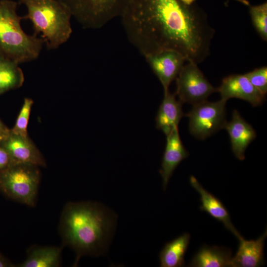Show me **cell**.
<instances>
[{
	"mask_svg": "<svg viewBox=\"0 0 267 267\" xmlns=\"http://www.w3.org/2000/svg\"><path fill=\"white\" fill-rule=\"evenodd\" d=\"M195 0H129L120 17L130 42L144 56L173 50L198 64L209 55L215 30Z\"/></svg>",
	"mask_w": 267,
	"mask_h": 267,
	"instance_id": "obj_1",
	"label": "cell"
},
{
	"mask_svg": "<svg viewBox=\"0 0 267 267\" xmlns=\"http://www.w3.org/2000/svg\"><path fill=\"white\" fill-rule=\"evenodd\" d=\"M114 212L98 202H69L61 217L63 242L76 254L75 265L84 255L98 256L106 252L115 229Z\"/></svg>",
	"mask_w": 267,
	"mask_h": 267,
	"instance_id": "obj_2",
	"label": "cell"
},
{
	"mask_svg": "<svg viewBox=\"0 0 267 267\" xmlns=\"http://www.w3.org/2000/svg\"><path fill=\"white\" fill-rule=\"evenodd\" d=\"M17 6L16 1L0 0V56L19 64L38 58L44 42L41 37L24 32Z\"/></svg>",
	"mask_w": 267,
	"mask_h": 267,
	"instance_id": "obj_3",
	"label": "cell"
},
{
	"mask_svg": "<svg viewBox=\"0 0 267 267\" xmlns=\"http://www.w3.org/2000/svg\"><path fill=\"white\" fill-rule=\"evenodd\" d=\"M27 10L23 19L29 20L34 33L41 34L48 50H55L65 44L72 33V14L58 0H18Z\"/></svg>",
	"mask_w": 267,
	"mask_h": 267,
	"instance_id": "obj_4",
	"label": "cell"
},
{
	"mask_svg": "<svg viewBox=\"0 0 267 267\" xmlns=\"http://www.w3.org/2000/svg\"><path fill=\"white\" fill-rule=\"evenodd\" d=\"M40 178L38 166L13 163L0 171V190L12 200L28 206H34Z\"/></svg>",
	"mask_w": 267,
	"mask_h": 267,
	"instance_id": "obj_5",
	"label": "cell"
},
{
	"mask_svg": "<svg viewBox=\"0 0 267 267\" xmlns=\"http://www.w3.org/2000/svg\"><path fill=\"white\" fill-rule=\"evenodd\" d=\"M85 29H99L120 17L129 0H58Z\"/></svg>",
	"mask_w": 267,
	"mask_h": 267,
	"instance_id": "obj_6",
	"label": "cell"
},
{
	"mask_svg": "<svg viewBox=\"0 0 267 267\" xmlns=\"http://www.w3.org/2000/svg\"><path fill=\"white\" fill-rule=\"evenodd\" d=\"M226 101L222 99L216 102L206 100L193 105L191 110L185 114L189 119L191 134L198 139H204L224 129L227 122Z\"/></svg>",
	"mask_w": 267,
	"mask_h": 267,
	"instance_id": "obj_7",
	"label": "cell"
},
{
	"mask_svg": "<svg viewBox=\"0 0 267 267\" xmlns=\"http://www.w3.org/2000/svg\"><path fill=\"white\" fill-rule=\"evenodd\" d=\"M176 79V95L183 103L192 105L206 101L213 93L217 92L204 76L198 64L187 62L184 64Z\"/></svg>",
	"mask_w": 267,
	"mask_h": 267,
	"instance_id": "obj_8",
	"label": "cell"
},
{
	"mask_svg": "<svg viewBox=\"0 0 267 267\" xmlns=\"http://www.w3.org/2000/svg\"><path fill=\"white\" fill-rule=\"evenodd\" d=\"M144 57L161 82L164 92L169 90L170 85L177 78L186 61L180 53L170 49L149 54Z\"/></svg>",
	"mask_w": 267,
	"mask_h": 267,
	"instance_id": "obj_9",
	"label": "cell"
},
{
	"mask_svg": "<svg viewBox=\"0 0 267 267\" xmlns=\"http://www.w3.org/2000/svg\"><path fill=\"white\" fill-rule=\"evenodd\" d=\"M217 89L221 99L227 101L232 98H239L249 102L253 106L261 105L266 97L244 74H232L224 78Z\"/></svg>",
	"mask_w": 267,
	"mask_h": 267,
	"instance_id": "obj_10",
	"label": "cell"
},
{
	"mask_svg": "<svg viewBox=\"0 0 267 267\" xmlns=\"http://www.w3.org/2000/svg\"><path fill=\"white\" fill-rule=\"evenodd\" d=\"M0 146L8 152L14 163L46 166L41 153L28 136H23L10 131L9 134L0 141Z\"/></svg>",
	"mask_w": 267,
	"mask_h": 267,
	"instance_id": "obj_11",
	"label": "cell"
},
{
	"mask_svg": "<svg viewBox=\"0 0 267 267\" xmlns=\"http://www.w3.org/2000/svg\"><path fill=\"white\" fill-rule=\"evenodd\" d=\"M224 129L229 134L232 151L235 156L240 161L244 160L247 147L256 137L255 131L237 110L233 111L231 121L226 122Z\"/></svg>",
	"mask_w": 267,
	"mask_h": 267,
	"instance_id": "obj_12",
	"label": "cell"
},
{
	"mask_svg": "<svg viewBox=\"0 0 267 267\" xmlns=\"http://www.w3.org/2000/svg\"><path fill=\"white\" fill-rule=\"evenodd\" d=\"M188 155L180 138L178 128L166 135V144L159 170L164 190L176 168Z\"/></svg>",
	"mask_w": 267,
	"mask_h": 267,
	"instance_id": "obj_13",
	"label": "cell"
},
{
	"mask_svg": "<svg viewBox=\"0 0 267 267\" xmlns=\"http://www.w3.org/2000/svg\"><path fill=\"white\" fill-rule=\"evenodd\" d=\"M189 182L191 186L200 195V210L207 212L213 218L222 222L238 240L242 238L243 237L231 222L229 214L222 203L207 191L194 176L190 177Z\"/></svg>",
	"mask_w": 267,
	"mask_h": 267,
	"instance_id": "obj_14",
	"label": "cell"
},
{
	"mask_svg": "<svg viewBox=\"0 0 267 267\" xmlns=\"http://www.w3.org/2000/svg\"><path fill=\"white\" fill-rule=\"evenodd\" d=\"M182 105V103L176 98L175 93H171L169 90L165 92L156 117L157 129L167 135L178 128L181 119L185 116Z\"/></svg>",
	"mask_w": 267,
	"mask_h": 267,
	"instance_id": "obj_15",
	"label": "cell"
},
{
	"mask_svg": "<svg viewBox=\"0 0 267 267\" xmlns=\"http://www.w3.org/2000/svg\"><path fill=\"white\" fill-rule=\"evenodd\" d=\"M267 230L256 240H239L235 255L231 259V267H258L265 264L264 246Z\"/></svg>",
	"mask_w": 267,
	"mask_h": 267,
	"instance_id": "obj_16",
	"label": "cell"
},
{
	"mask_svg": "<svg viewBox=\"0 0 267 267\" xmlns=\"http://www.w3.org/2000/svg\"><path fill=\"white\" fill-rule=\"evenodd\" d=\"M232 253L229 248L204 245L194 255L189 267H231Z\"/></svg>",
	"mask_w": 267,
	"mask_h": 267,
	"instance_id": "obj_17",
	"label": "cell"
},
{
	"mask_svg": "<svg viewBox=\"0 0 267 267\" xmlns=\"http://www.w3.org/2000/svg\"><path fill=\"white\" fill-rule=\"evenodd\" d=\"M190 236L185 233L167 242L159 253L160 267H181L184 265V256Z\"/></svg>",
	"mask_w": 267,
	"mask_h": 267,
	"instance_id": "obj_18",
	"label": "cell"
},
{
	"mask_svg": "<svg viewBox=\"0 0 267 267\" xmlns=\"http://www.w3.org/2000/svg\"><path fill=\"white\" fill-rule=\"evenodd\" d=\"M61 254V249L57 247H33L29 250L26 260L19 267H58Z\"/></svg>",
	"mask_w": 267,
	"mask_h": 267,
	"instance_id": "obj_19",
	"label": "cell"
},
{
	"mask_svg": "<svg viewBox=\"0 0 267 267\" xmlns=\"http://www.w3.org/2000/svg\"><path fill=\"white\" fill-rule=\"evenodd\" d=\"M24 76L19 64L0 56V95L21 87Z\"/></svg>",
	"mask_w": 267,
	"mask_h": 267,
	"instance_id": "obj_20",
	"label": "cell"
},
{
	"mask_svg": "<svg viewBox=\"0 0 267 267\" xmlns=\"http://www.w3.org/2000/svg\"><path fill=\"white\" fill-rule=\"evenodd\" d=\"M250 14L254 27L261 38L267 41V3L251 6Z\"/></svg>",
	"mask_w": 267,
	"mask_h": 267,
	"instance_id": "obj_21",
	"label": "cell"
},
{
	"mask_svg": "<svg viewBox=\"0 0 267 267\" xmlns=\"http://www.w3.org/2000/svg\"><path fill=\"white\" fill-rule=\"evenodd\" d=\"M34 102L31 98H25L22 107L13 128L10 130L15 134L28 136L27 127L31 108Z\"/></svg>",
	"mask_w": 267,
	"mask_h": 267,
	"instance_id": "obj_22",
	"label": "cell"
},
{
	"mask_svg": "<svg viewBox=\"0 0 267 267\" xmlns=\"http://www.w3.org/2000/svg\"><path fill=\"white\" fill-rule=\"evenodd\" d=\"M252 85L266 96L267 92V67L256 68L244 74Z\"/></svg>",
	"mask_w": 267,
	"mask_h": 267,
	"instance_id": "obj_23",
	"label": "cell"
},
{
	"mask_svg": "<svg viewBox=\"0 0 267 267\" xmlns=\"http://www.w3.org/2000/svg\"><path fill=\"white\" fill-rule=\"evenodd\" d=\"M13 163L8 152L0 146V171L7 168Z\"/></svg>",
	"mask_w": 267,
	"mask_h": 267,
	"instance_id": "obj_24",
	"label": "cell"
},
{
	"mask_svg": "<svg viewBox=\"0 0 267 267\" xmlns=\"http://www.w3.org/2000/svg\"><path fill=\"white\" fill-rule=\"evenodd\" d=\"M10 130L0 119V141L5 138L9 134Z\"/></svg>",
	"mask_w": 267,
	"mask_h": 267,
	"instance_id": "obj_25",
	"label": "cell"
},
{
	"mask_svg": "<svg viewBox=\"0 0 267 267\" xmlns=\"http://www.w3.org/2000/svg\"><path fill=\"white\" fill-rule=\"evenodd\" d=\"M13 265L0 253V267H13Z\"/></svg>",
	"mask_w": 267,
	"mask_h": 267,
	"instance_id": "obj_26",
	"label": "cell"
}]
</instances>
